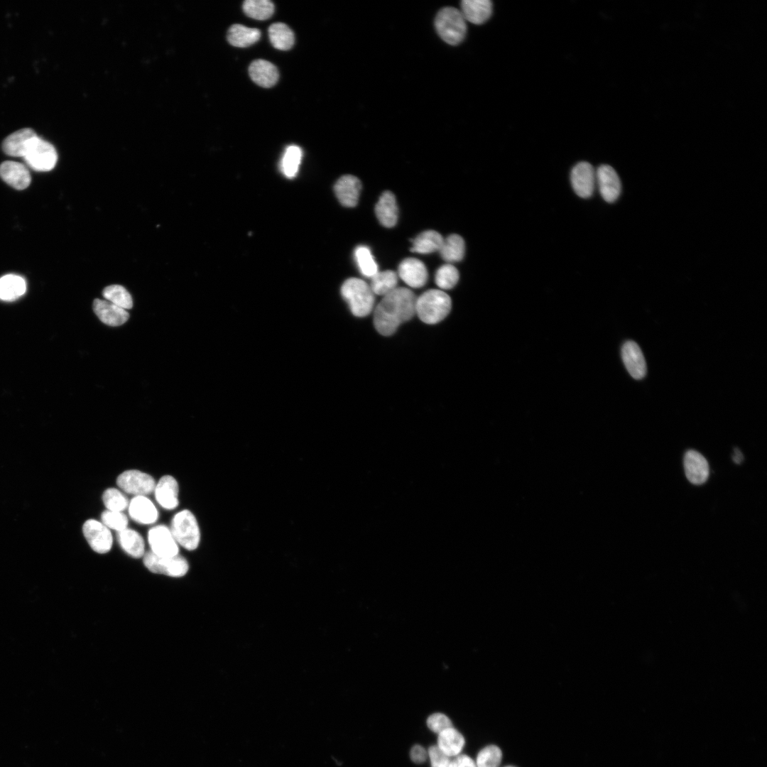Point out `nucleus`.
Here are the masks:
<instances>
[{
	"instance_id": "10",
	"label": "nucleus",
	"mask_w": 767,
	"mask_h": 767,
	"mask_svg": "<svg viewBox=\"0 0 767 767\" xmlns=\"http://www.w3.org/2000/svg\"><path fill=\"white\" fill-rule=\"evenodd\" d=\"M148 541L151 551L158 556L173 557L178 555V543L166 526L158 525L151 528L148 533Z\"/></svg>"
},
{
	"instance_id": "25",
	"label": "nucleus",
	"mask_w": 767,
	"mask_h": 767,
	"mask_svg": "<svg viewBox=\"0 0 767 767\" xmlns=\"http://www.w3.org/2000/svg\"><path fill=\"white\" fill-rule=\"evenodd\" d=\"M437 735V746L443 753L450 758L460 754L465 741L459 731L451 727Z\"/></svg>"
},
{
	"instance_id": "5",
	"label": "nucleus",
	"mask_w": 767,
	"mask_h": 767,
	"mask_svg": "<svg viewBox=\"0 0 767 767\" xmlns=\"http://www.w3.org/2000/svg\"><path fill=\"white\" fill-rule=\"evenodd\" d=\"M170 531L177 543L186 550H193L198 547L200 528L196 518L189 510L180 511L174 516Z\"/></svg>"
},
{
	"instance_id": "37",
	"label": "nucleus",
	"mask_w": 767,
	"mask_h": 767,
	"mask_svg": "<svg viewBox=\"0 0 767 767\" xmlns=\"http://www.w3.org/2000/svg\"><path fill=\"white\" fill-rule=\"evenodd\" d=\"M459 280V272L452 264L447 263L441 266L435 273V281L436 285L442 290L452 288Z\"/></svg>"
},
{
	"instance_id": "30",
	"label": "nucleus",
	"mask_w": 767,
	"mask_h": 767,
	"mask_svg": "<svg viewBox=\"0 0 767 767\" xmlns=\"http://www.w3.org/2000/svg\"><path fill=\"white\" fill-rule=\"evenodd\" d=\"M26 284L25 280L15 274H8L0 278V299L13 300L25 293Z\"/></svg>"
},
{
	"instance_id": "13",
	"label": "nucleus",
	"mask_w": 767,
	"mask_h": 767,
	"mask_svg": "<svg viewBox=\"0 0 767 767\" xmlns=\"http://www.w3.org/2000/svg\"><path fill=\"white\" fill-rule=\"evenodd\" d=\"M684 469L687 479L693 484H704L709 477L707 459L700 452L690 450L684 456Z\"/></svg>"
},
{
	"instance_id": "23",
	"label": "nucleus",
	"mask_w": 767,
	"mask_h": 767,
	"mask_svg": "<svg viewBox=\"0 0 767 767\" xmlns=\"http://www.w3.org/2000/svg\"><path fill=\"white\" fill-rule=\"evenodd\" d=\"M492 3L489 0H463L461 13L467 21L479 25L485 23L492 13Z\"/></svg>"
},
{
	"instance_id": "22",
	"label": "nucleus",
	"mask_w": 767,
	"mask_h": 767,
	"mask_svg": "<svg viewBox=\"0 0 767 767\" xmlns=\"http://www.w3.org/2000/svg\"><path fill=\"white\" fill-rule=\"evenodd\" d=\"M130 517L141 524L155 523L158 517L157 508L146 496H136L129 504Z\"/></svg>"
},
{
	"instance_id": "26",
	"label": "nucleus",
	"mask_w": 767,
	"mask_h": 767,
	"mask_svg": "<svg viewBox=\"0 0 767 767\" xmlns=\"http://www.w3.org/2000/svg\"><path fill=\"white\" fill-rule=\"evenodd\" d=\"M116 538L122 550L129 556L140 558L144 555V541L137 531L126 528L117 532Z\"/></svg>"
},
{
	"instance_id": "16",
	"label": "nucleus",
	"mask_w": 767,
	"mask_h": 767,
	"mask_svg": "<svg viewBox=\"0 0 767 767\" xmlns=\"http://www.w3.org/2000/svg\"><path fill=\"white\" fill-rule=\"evenodd\" d=\"M38 135L30 128H23L9 135L2 143L4 152L13 157H23L33 139Z\"/></svg>"
},
{
	"instance_id": "6",
	"label": "nucleus",
	"mask_w": 767,
	"mask_h": 767,
	"mask_svg": "<svg viewBox=\"0 0 767 767\" xmlns=\"http://www.w3.org/2000/svg\"><path fill=\"white\" fill-rule=\"evenodd\" d=\"M23 158L27 165L33 170L48 171L55 167L58 155L50 143L37 136L30 143Z\"/></svg>"
},
{
	"instance_id": "41",
	"label": "nucleus",
	"mask_w": 767,
	"mask_h": 767,
	"mask_svg": "<svg viewBox=\"0 0 767 767\" xmlns=\"http://www.w3.org/2000/svg\"><path fill=\"white\" fill-rule=\"evenodd\" d=\"M427 725L432 731L437 734L443 730L452 727L451 720L442 713H435L430 715L427 719Z\"/></svg>"
},
{
	"instance_id": "42",
	"label": "nucleus",
	"mask_w": 767,
	"mask_h": 767,
	"mask_svg": "<svg viewBox=\"0 0 767 767\" xmlns=\"http://www.w3.org/2000/svg\"><path fill=\"white\" fill-rule=\"evenodd\" d=\"M428 754L431 767H449L451 758L443 753L437 745L430 746Z\"/></svg>"
},
{
	"instance_id": "7",
	"label": "nucleus",
	"mask_w": 767,
	"mask_h": 767,
	"mask_svg": "<svg viewBox=\"0 0 767 767\" xmlns=\"http://www.w3.org/2000/svg\"><path fill=\"white\" fill-rule=\"evenodd\" d=\"M143 564L153 573L173 577L184 576L189 569L187 561L179 554L173 557H161L151 550L144 554Z\"/></svg>"
},
{
	"instance_id": "20",
	"label": "nucleus",
	"mask_w": 767,
	"mask_h": 767,
	"mask_svg": "<svg viewBox=\"0 0 767 767\" xmlns=\"http://www.w3.org/2000/svg\"><path fill=\"white\" fill-rule=\"evenodd\" d=\"M178 484L170 475L162 477L154 489L157 502L167 510H173L178 505Z\"/></svg>"
},
{
	"instance_id": "36",
	"label": "nucleus",
	"mask_w": 767,
	"mask_h": 767,
	"mask_svg": "<svg viewBox=\"0 0 767 767\" xmlns=\"http://www.w3.org/2000/svg\"><path fill=\"white\" fill-rule=\"evenodd\" d=\"M354 259L357 266L366 277H372L378 272V266L374 259L369 248L366 246H359L354 250Z\"/></svg>"
},
{
	"instance_id": "29",
	"label": "nucleus",
	"mask_w": 767,
	"mask_h": 767,
	"mask_svg": "<svg viewBox=\"0 0 767 767\" xmlns=\"http://www.w3.org/2000/svg\"><path fill=\"white\" fill-rule=\"evenodd\" d=\"M443 240V237L439 232L434 230L425 231L412 240L411 251L419 254H430L439 251Z\"/></svg>"
},
{
	"instance_id": "9",
	"label": "nucleus",
	"mask_w": 767,
	"mask_h": 767,
	"mask_svg": "<svg viewBox=\"0 0 767 767\" xmlns=\"http://www.w3.org/2000/svg\"><path fill=\"white\" fill-rule=\"evenodd\" d=\"M570 181L575 192L579 197L589 198L597 186L596 170L588 162H580L571 170Z\"/></svg>"
},
{
	"instance_id": "17",
	"label": "nucleus",
	"mask_w": 767,
	"mask_h": 767,
	"mask_svg": "<svg viewBox=\"0 0 767 767\" xmlns=\"http://www.w3.org/2000/svg\"><path fill=\"white\" fill-rule=\"evenodd\" d=\"M361 184L360 180L352 175H345L336 182L334 190L339 202L347 207L357 205Z\"/></svg>"
},
{
	"instance_id": "32",
	"label": "nucleus",
	"mask_w": 767,
	"mask_h": 767,
	"mask_svg": "<svg viewBox=\"0 0 767 767\" xmlns=\"http://www.w3.org/2000/svg\"><path fill=\"white\" fill-rule=\"evenodd\" d=\"M398 275L396 272L386 270L377 272L371 277L369 285L374 294L384 296L397 288Z\"/></svg>"
},
{
	"instance_id": "38",
	"label": "nucleus",
	"mask_w": 767,
	"mask_h": 767,
	"mask_svg": "<svg viewBox=\"0 0 767 767\" xmlns=\"http://www.w3.org/2000/svg\"><path fill=\"white\" fill-rule=\"evenodd\" d=\"M501 758V749L497 746L489 745L478 753L475 763L477 767H499Z\"/></svg>"
},
{
	"instance_id": "33",
	"label": "nucleus",
	"mask_w": 767,
	"mask_h": 767,
	"mask_svg": "<svg viewBox=\"0 0 767 767\" xmlns=\"http://www.w3.org/2000/svg\"><path fill=\"white\" fill-rule=\"evenodd\" d=\"M302 156V150L298 146L291 145L285 148L280 163V169L286 178H293L297 175Z\"/></svg>"
},
{
	"instance_id": "8",
	"label": "nucleus",
	"mask_w": 767,
	"mask_h": 767,
	"mask_svg": "<svg viewBox=\"0 0 767 767\" xmlns=\"http://www.w3.org/2000/svg\"><path fill=\"white\" fill-rule=\"evenodd\" d=\"M116 484L126 493L136 496L149 494L156 487L155 480L151 475L136 469L122 472L117 477Z\"/></svg>"
},
{
	"instance_id": "24",
	"label": "nucleus",
	"mask_w": 767,
	"mask_h": 767,
	"mask_svg": "<svg viewBox=\"0 0 767 767\" xmlns=\"http://www.w3.org/2000/svg\"><path fill=\"white\" fill-rule=\"evenodd\" d=\"M379 222L385 227H393L398 220V207L394 195L390 191L382 193L375 206Z\"/></svg>"
},
{
	"instance_id": "18",
	"label": "nucleus",
	"mask_w": 767,
	"mask_h": 767,
	"mask_svg": "<svg viewBox=\"0 0 767 767\" xmlns=\"http://www.w3.org/2000/svg\"><path fill=\"white\" fill-rule=\"evenodd\" d=\"M93 310L101 322L111 327L120 326L129 318L126 310L106 300L95 299L93 302Z\"/></svg>"
},
{
	"instance_id": "14",
	"label": "nucleus",
	"mask_w": 767,
	"mask_h": 767,
	"mask_svg": "<svg viewBox=\"0 0 767 767\" xmlns=\"http://www.w3.org/2000/svg\"><path fill=\"white\" fill-rule=\"evenodd\" d=\"M621 357L629 374L635 379H643L646 374V364L639 346L633 341L626 342L621 348Z\"/></svg>"
},
{
	"instance_id": "43",
	"label": "nucleus",
	"mask_w": 767,
	"mask_h": 767,
	"mask_svg": "<svg viewBox=\"0 0 767 767\" xmlns=\"http://www.w3.org/2000/svg\"><path fill=\"white\" fill-rule=\"evenodd\" d=\"M410 757L414 763L418 764L423 763L428 757V751L422 746L415 744L410 749Z\"/></svg>"
},
{
	"instance_id": "31",
	"label": "nucleus",
	"mask_w": 767,
	"mask_h": 767,
	"mask_svg": "<svg viewBox=\"0 0 767 767\" xmlns=\"http://www.w3.org/2000/svg\"><path fill=\"white\" fill-rule=\"evenodd\" d=\"M439 251L441 257L445 261H459L464 256V241L463 238L458 234H450L446 239H444Z\"/></svg>"
},
{
	"instance_id": "46",
	"label": "nucleus",
	"mask_w": 767,
	"mask_h": 767,
	"mask_svg": "<svg viewBox=\"0 0 767 767\" xmlns=\"http://www.w3.org/2000/svg\"><path fill=\"white\" fill-rule=\"evenodd\" d=\"M505 767H516V766H505Z\"/></svg>"
},
{
	"instance_id": "21",
	"label": "nucleus",
	"mask_w": 767,
	"mask_h": 767,
	"mask_svg": "<svg viewBox=\"0 0 767 767\" xmlns=\"http://www.w3.org/2000/svg\"><path fill=\"white\" fill-rule=\"evenodd\" d=\"M249 73L256 84L265 88L275 85L279 78L277 67L269 61L261 59L254 60L251 63Z\"/></svg>"
},
{
	"instance_id": "40",
	"label": "nucleus",
	"mask_w": 767,
	"mask_h": 767,
	"mask_svg": "<svg viewBox=\"0 0 767 767\" xmlns=\"http://www.w3.org/2000/svg\"><path fill=\"white\" fill-rule=\"evenodd\" d=\"M101 520L108 528H111L117 532L127 528L128 518L120 511H111L107 510L101 515Z\"/></svg>"
},
{
	"instance_id": "12",
	"label": "nucleus",
	"mask_w": 767,
	"mask_h": 767,
	"mask_svg": "<svg viewBox=\"0 0 767 767\" xmlns=\"http://www.w3.org/2000/svg\"><path fill=\"white\" fill-rule=\"evenodd\" d=\"M596 185L602 198L607 202H614L619 197L621 185L616 170L609 165H601L596 170Z\"/></svg>"
},
{
	"instance_id": "27",
	"label": "nucleus",
	"mask_w": 767,
	"mask_h": 767,
	"mask_svg": "<svg viewBox=\"0 0 767 767\" xmlns=\"http://www.w3.org/2000/svg\"><path fill=\"white\" fill-rule=\"evenodd\" d=\"M261 38V31L256 28L246 27L241 24H234L228 30L227 40L235 47H249Z\"/></svg>"
},
{
	"instance_id": "4",
	"label": "nucleus",
	"mask_w": 767,
	"mask_h": 767,
	"mask_svg": "<svg viewBox=\"0 0 767 767\" xmlns=\"http://www.w3.org/2000/svg\"><path fill=\"white\" fill-rule=\"evenodd\" d=\"M439 36L447 44L456 45L465 38L467 24L460 10L454 7L440 9L435 20Z\"/></svg>"
},
{
	"instance_id": "44",
	"label": "nucleus",
	"mask_w": 767,
	"mask_h": 767,
	"mask_svg": "<svg viewBox=\"0 0 767 767\" xmlns=\"http://www.w3.org/2000/svg\"><path fill=\"white\" fill-rule=\"evenodd\" d=\"M449 767H477L475 761L471 758L469 756L464 754H459L453 758H451V761Z\"/></svg>"
},
{
	"instance_id": "11",
	"label": "nucleus",
	"mask_w": 767,
	"mask_h": 767,
	"mask_svg": "<svg viewBox=\"0 0 767 767\" xmlns=\"http://www.w3.org/2000/svg\"><path fill=\"white\" fill-rule=\"evenodd\" d=\"M82 532L94 552L104 554L111 550L112 535L109 529L102 523L94 519H89L84 523Z\"/></svg>"
},
{
	"instance_id": "19",
	"label": "nucleus",
	"mask_w": 767,
	"mask_h": 767,
	"mask_svg": "<svg viewBox=\"0 0 767 767\" xmlns=\"http://www.w3.org/2000/svg\"><path fill=\"white\" fill-rule=\"evenodd\" d=\"M0 177L17 190L26 188L31 183V175L26 167L16 161L3 162L0 165Z\"/></svg>"
},
{
	"instance_id": "35",
	"label": "nucleus",
	"mask_w": 767,
	"mask_h": 767,
	"mask_svg": "<svg viewBox=\"0 0 767 767\" xmlns=\"http://www.w3.org/2000/svg\"><path fill=\"white\" fill-rule=\"evenodd\" d=\"M102 295L106 300L124 310L131 309L133 306L131 294L121 285H108L103 290Z\"/></svg>"
},
{
	"instance_id": "45",
	"label": "nucleus",
	"mask_w": 767,
	"mask_h": 767,
	"mask_svg": "<svg viewBox=\"0 0 767 767\" xmlns=\"http://www.w3.org/2000/svg\"><path fill=\"white\" fill-rule=\"evenodd\" d=\"M732 459L736 464H740L743 461L744 456L739 449L734 448V453L732 455Z\"/></svg>"
},
{
	"instance_id": "3",
	"label": "nucleus",
	"mask_w": 767,
	"mask_h": 767,
	"mask_svg": "<svg viewBox=\"0 0 767 767\" xmlns=\"http://www.w3.org/2000/svg\"><path fill=\"white\" fill-rule=\"evenodd\" d=\"M341 293L354 315L365 317L371 312L374 294L363 280L357 278L346 280L342 285Z\"/></svg>"
},
{
	"instance_id": "34",
	"label": "nucleus",
	"mask_w": 767,
	"mask_h": 767,
	"mask_svg": "<svg viewBox=\"0 0 767 767\" xmlns=\"http://www.w3.org/2000/svg\"><path fill=\"white\" fill-rule=\"evenodd\" d=\"M245 14L256 20H266L274 12V5L269 0H246L243 4Z\"/></svg>"
},
{
	"instance_id": "2",
	"label": "nucleus",
	"mask_w": 767,
	"mask_h": 767,
	"mask_svg": "<svg viewBox=\"0 0 767 767\" xmlns=\"http://www.w3.org/2000/svg\"><path fill=\"white\" fill-rule=\"evenodd\" d=\"M451 306V299L446 293L430 289L416 298L415 314L426 324H436L449 314Z\"/></svg>"
},
{
	"instance_id": "15",
	"label": "nucleus",
	"mask_w": 767,
	"mask_h": 767,
	"mask_svg": "<svg viewBox=\"0 0 767 767\" xmlns=\"http://www.w3.org/2000/svg\"><path fill=\"white\" fill-rule=\"evenodd\" d=\"M398 276L412 288H420L428 280L425 264L415 258H408L401 261L398 266Z\"/></svg>"
},
{
	"instance_id": "39",
	"label": "nucleus",
	"mask_w": 767,
	"mask_h": 767,
	"mask_svg": "<svg viewBox=\"0 0 767 767\" xmlns=\"http://www.w3.org/2000/svg\"><path fill=\"white\" fill-rule=\"evenodd\" d=\"M102 500L107 510L111 511H123L129 506V501L125 495L115 488H109L104 491Z\"/></svg>"
},
{
	"instance_id": "28",
	"label": "nucleus",
	"mask_w": 767,
	"mask_h": 767,
	"mask_svg": "<svg viewBox=\"0 0 767 767\" xmlns=\"http://www.w3.org/2000/svg\"><path fill=\"white\" fill-rule=\"evenodd\" d=\"M268 36L272 45L280 50H290L294 45L293 31L285 23L277 22L268 28Z\"/></svg>"
},
{
	"instance_id": "1",
	"label": "nucleus",
	"mask_w": 767,
	"mask_h": 767,
	"mask_svg": "<svg viewBox=\"0 0 767 767\" xmlns=\"http://www.w3.org/2000/svg\"><path fill=\"white\" fill-rule=\"evenodd\" d=\"M416 296L406 288H396L384 295L376 305L374 324L376 330L384 336L393 334L403 322L415 314Z\"/></svg>"
}]
</instances>
